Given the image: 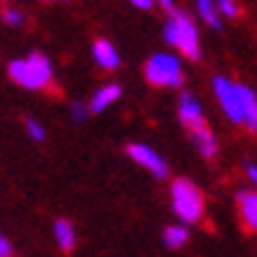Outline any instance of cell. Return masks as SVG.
Here are the masks:
<instances>
[{
	"label": "cell",
	"instance_id": "obj_1",
	"mask_svg": "<svg viewBox=\"0 0 257 257\" xmlns=\"http://www.w3.org/2000/svg\"><path fill=\"white\" fill-rule=\"evenodd\" d=\"M8 74L19 87H24V89H45V87H50V81H53L50 61L42 53H32L27 58L14 61L8 66Z\"/></svg>",
	"mask_w": 257,
	"mask_h": 257
},
{
	"label": "cell",
	"instance_id": "obj_2",
	"mask_svg": "<svg viewBox=\"0 0 257 257\" xmlns=\"http://www.w3.org/2000/svg\"><path fill=\"white\" fill-rule=\"evenodd\" d=\"M166 40L173 48H179L186 58H200V34H197V27L186 11H171L166 24Z\"/></svg>",
	"mask_w": 257,
	"mask_h": 257
},
{
	"label": "cell",
	"instance_id": "obj_3",
	"mask_svg": "<svg viewBox=\"0 0 257 257\" xmlns=\"http://www.w3.org/2000/svg\"><path fill=\"white\" fill-rule=\"evenodd\" d=\"M171 205H173V213H176L184 223H197V220H202L205 200H202V192L197 189L192 181L176 179L171 184Z\"/></svg>",
	"mask_w": 257,
	"mask_h": 257
},
{
	"label": "cell",
	"instance_id": "obj_4",
	"mask_svg": "<svg viewBox=\"0 0 257 257\" xmlns=\"http://www.w3.org/2000/svg\"><path fill=\"white\" fill-rule=\"evenodd\" d=\"M145 76L155 87H181L184 84V71L176 55L171 53H155L145 63Z\"/></svg>",
	"mask_w": 257,
	"mask_h": 257
},
{
	"label": "cell",
	"instance_id": "obj_5",
	"mask_svg": "<svg viewBox=\"0 0 257 257\" xmlns=\"http://www.w3.org/2000/svg\"><path fill=\"white\" fill-rule=\"evenodd\" d=\"M213 89L215 97L220 102V108L226 110V115L233 123H244V113H241V97H239V84L228 81L226 76H215L213 79Z\"/></svg>",
	"mask_w": 257,
	"mask_h": 257
},
{
	"label": "cell",
	"instance_id": "obj_6",
	"mask_svg": "<svg viewBox=\"0 0 257 257\" xmlns=\"http://www.w3.org/2000/svg\"><path fill=\"white\" fill-rule=\"evenodd\" d=\"M128 158H132L134 163H139L142 168H147L153 176H158V179H163L168 173V166H166V160H163L153 147H147V145H128Z\"/></svg>",
	"mask_w": 257,
	"mask_h": 257
},
{
	"label": "cell",
	"instance_id": "obj_7",
	"mask_svg": "<svg viewBox=\"0 0 257 257\" xmlns=\"http://www.w3.org/2000/svg\"><path fill=\"white\" fill-rule=\"evenodd\" d=\"M179 118H181V123L189 128V132H197V128L207 126L205 115H202V105L197 102V97H192V95H181V100H179Z\"/></svg>",
	"mask_w": 257,
	"mask_h": 257
},
{
	"label": "cell",
	"instance_id": "obj_8",
	"mask_svg": "<svg viewBox=\"0 0 257 257\" xmlns=\"http://www.w3.org/2000/svg\"><path fill=\"white\" fill-rule=\"evenodd\" d=\"M236 205H239V218L244 228L257 233V192H239Z\"/></svg>",
	"mask_w": 257,
	"mask_h": 257
},
{
	"label": "cell",
	"instance_id": "obj_9",
	"mask_svg": "<svg viewBox=\"0 0 257 257\" xmlns=\"http://www.w3.org/2000/svg\"><path fill=\"white\" fill-rule=\"evenodd\" d=\"M239 97H241V113H244V126L257 134V97L249 87L239 84Z\"/></svg>",
	"mask_w": 257,
	"mask_h": 257
},
{
	"label": "cell",
	"instance_id": "obj_10",
	"mask_svg": "<svg viewBox=\"0 0 257 257\" xmlns=\"http://www.w3.org/2000/svg\"><path fill=\"white\" fill-rule=\"evenodd\" d=\"M92 55H95L97 66H102L105 71H113V68H118V50H115L108 40H97L95 48H92Z\"/></svg>",
	"mask_w": 257,
	"mask_h": 257
},
{
	"label": "cell",
	"instance_id": "obj_11",
	"mask_svg": "<svg viewBox=\"0 0 257 257\" xmlns=\"http://www.w3.org/2000/svg\"><path fill=\"white\" fill-rule=\"evenodd\" d=\"M121 97V87L118 84H105V87H100L95 95H92V100H89V108L95 110V113H100V110H105V108H110V105Z\"/></svg>",
	"mask_w": 257,
	"mask_h": 257
},
{
	"label": "cell",
	"instance_id": "obj_12",
	"mask_svg": "<svg viewBox=\"0 0 257 257\" xmlns=\"http://www.w3.org/2000/svg\"><path fill=\"white\" fill-rule=\"evenodd\" d=\"M55 239H58V244H61V249L63 252H71L74 249V244H76V233H74V226L68 223L66 218H61V220H55Z\"/></svg>",
	"mask_w": 257,
	"mask_h": 257
},
{
	"label": "cell",
	"instance_id": "obj_13",
	"mask_svg": "<svg viewBox=\"0 0 257 257\" xmlns=\"http://www.w3.org/2000/svg\"><path fill=\"white\" fill-rule=\"evenodd\" d=\"M192 139H194L197 150H200V155H205V158H213V155H215V147H218V145H215V137H213V132H210L207 126L192 132Z\"/></svg>",
	"mask_w": 257,
	"mask_h": 257
},
{
	"label": "cell",
	"instance_id": "obj_14",
	"mask_svg": "<svg viewBox=\"0 0 257 257\" xmlns=\"http://www.w3.org/2000/svg\"><path fill=\"white\" fill-rule=\"evenodd\" d=\"M163 239H166V244H168L171 249H179V247H184V244H186L189 233H186V228H184L181 223H176V226H168V228H166Z\"/></svg>",
	"mask_w": 257,
	"mask_h": 257
},
{
	"label": "cell",
	"instance_id": "obj_15",
	"mask_svg": "<svg viewBox=\"0 0 257 257\" xmlns=\"http://www.w3.org/2000/svg\"><path fill=\"white\" fill-rule=\"evenodd\" d=\"M197 11H200L202 21H207V24L213 27V29H218V27H220V14H218V6L207 3V0H200V3H197Z\"/></svg>",
	"mask_w": 257,
	"mask_h": 257
},
{
	"label": "cell",
	"instance_id": "obj_16",
	"mask_svg": "<svg viewBox=\"0 0 257 257\" xmlns=\"http://www.w3.org/2000/svg\"><path fill=\"white\" fill-rule=\"evenodd\" d=\"M0 19H3V24H8V27H19V24H24V14H21L19 8H3L0 11Z\"/></svg>",
	"mask_w": 257,
	"mask_h": 257
},
{
	"label": "cell",
	"instance_id": "obj_17",
	"mask_svg": "<svg viewBox=\"0 0 257 257\" xmlns=\"http://www.w3.org/2000/svg\"><path fill=\"white\" fill-rule=\"evenodd\" d=\"M24 128L29 132V137L34 139V142H42V139H45V126H42L40 121H34V118H27V121H24Z\"/></svg>",
	"mask_w": 257,
	"mask_h": 257
},
{
	"label": "cell",
	"instance_id": "obj_18",
	"mask_svg": "<svg viewBox=\"0 0 257 257\" xmlns=\"http://www.w3.org/2000/svg\"><path fill=\"white\" fill-rule=\"evenodd\" d=\"M218 14H226V16H239V6H236V3H228V0H223V3H218Z\"/></svg>",
	"mask_w": 257,
	"mask_h": 257
},
{
	"label": "cell",
	"instance_id": "obj_19",
	"mask_svg": "<svg viewBox=\"0 0 257 257\" xmlns=\"http://www.w3.org/2000/svg\"><path fill=\"white\" fill-rule=\"evenodd\" d=\"M71 113H74V121H84V118H87V105L74 102V105H71Z\"/></svg>",
	"mask_w": 257,
	"mask_h": 257
},
{
	"label": "cell",
	"instance_id": "obj_20",
	"mask_svg": "<svg viewBox=\"0 0 257 257\" xmlns=\"http://www.w3.org/2000/svg\"><path fill=\"white\" fill-rule=\"evenodd\" d=\"M8 254H11V244L6 236H0V257H8Z\"/></svg>",
	"mask_w": 257,
	"mask_h": 257
},
{
	"label": "cell",
	"instance_id": "obj_21",
	"mask_svg": "<svg viewBox=\"0 0 257 257\" xmlns=\"http://www.w3.org/2000/svg\"><path fill=\"white\" fill-rule=\"evenodd\" d=\"M247 173H249V179H252L254 186H257V166H247Z\"/></svg>",
	"mask_w": 257,
	"mask_h": 257
},
{
	"label": "cell",
	"instance_id": "obj_22",
	"mask_svg": "<svg viewBox=\"0 0 257 257\" xmlns=\"http://www.w3.org/2000/svg\"><path fill=\"white\" fill-rule=\"evenodd\" d=\"M134 6H137V8H153V3H150V0H134Z\"/></svg>",
	"mask_w": 257,
	"mask_h": 257
}]
</instances>
